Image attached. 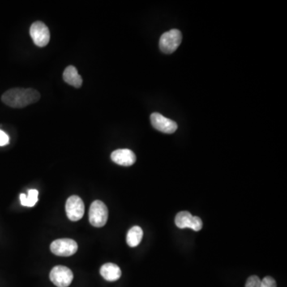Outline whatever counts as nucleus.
Wrapping results in <instances>:
<instances>
[{
    "label": "nucleus",
    "mask_w": 287,
    "mask_h": 287,
    "mask_svg": "<svg viewBox=\"0 0 287 287\" xmlns=\"http://www.w3.org/2000/svg\"><path fill=\"white\" fill-rule=\"evenodd\" d=\"M40 94L35 89H10L2 95V101L11 108H24L37 102L40 99Z\"/></svg>",
    "instance_id": "nucleus-1"
},
{
    "label": "nucleus",
    "mask_w": 287,
    "mask_h": 287,
    "mask_svg": "<svg viewBox=\"0 0 287 287\" xmlns=\"http://www.w3.org/2000/svg\"><path fill=\"white\" fill-rule=\"evenodd\" d=\"M182 42V34L177 29H172L161 35L160 49L163 53L170 54L177 50Z\"/></svg>",
    "instance_id": "nucleus-2"
},
{
    "label": "nucleus",
    "mask_w": 287,
    "mask_h": 287,
    "mask_svg": "<svg viewBox=\"0 0 287 287\" xmlns=\"http://www.w3.org/2000/svg\"><path fill=\"white\" fill-rule=\"evenodd\" d=\"M109 211L105 203L100 200H95L91 204L89 212V220L91 225L95 228H101L106 224Z\"/></svg>",
    "instance_id": "nucleus-3"
},
{
    "label": "nucleus",
    "mask_w": 287,
    "mask_h": 287,
    "mask_svg": "<svg viewBox=\"0 0 287 287\" xmlns=\"http://www.w3.org/2000/svg\"><path fill=\"white\" fill-rule=\"evenodd\" d=\"M30 35L33 39L34 43L39 48L46 47L50 39L49 29L47 27V25L41 21H36L31 25Z\"/></svg>",
    "instance_id": "nucleus-4"
},
{
    "label": "nucleus",
    "mask_w": 287,
    "mask_h": 287,
    "mask_svg": "<svg viewBox=\"0 0 287 287\" xmlns=\"http://www.w3.org/2000/svg\"><path fill=\"white\" fill-rule=\"evenodd\" d=\"M78 244L70 239L54 240L50 245V250L57 256L69 257L75 254L78 250Z\"/></svg>",
    "instance_id": "nucleus-5"
},
{
    "label": "nucleus",
    "mask_w": 287,
    "mask_h": 287,
    "mask_svg": "<svg viewBox=\"0 0 287 287\" xmlns=\"http://www.w3.org/2000/svg\"><path fill=\"white\" fill-rule=\"evenodd\" d=\"M49 279L58 287H68L71 284L74 275L71 270L64 266H56L49 274Z\"/></svg>",
    "instance_id": "nucleus-6"
},
{
    "label": "nucleus",
    "mask_w": 287,
    "mask_h": 287,
    "mask_svg": "<svg viewBox=\"0 0 287 287\" xmlns=\"http://www.w3.org/2000/svg\"><path fill=\"white\" fill-rule=\"evenodd\" d=\"M66 211L67 217L71 221L80 220L85 212L83 201L78 195H72L66 201Z\"/></svg>",
    "instance_id": "nucleus-7"
},
{
    "label": "nucleus",
    "mask_w": 287,
    "mask_h": 287,
    "mask_svg": "<svg viewBox=\"0 0 287 287\" xmlns=\"http://www.w3.org/2000/svg\"><path fill=\"white\" fill-rule=\"evenodd\" d=\"M151 123L156 130L164 133V134H173L177 131V124L169 118L164 117L163 115L158 113H153L150 117Z\"/></svg>",
    "instance_id": "nucleus-8"
},
{
    "label": "nucleus",
    "mask_w": 287,
    "mask_h": 287,
    "mask_svg": "<svg viewBox=\"0 0 287 287\" xmlns=\"http://www.w3.org/2000/svg\"><path fill=\"white\" fill-rule=\"evenodd\" d=\"M113 162L121 166H131L136 162L137 157L133 151L127 148L115 150L111 154Z\"/></svg>",
    "instance_id": "nucleus-9"
},
{
    "label": "nucleus",
    "mask_w": 287,
    "mask_h": 287,
    "mask_svg": "<svg viewBox=\"0 0 287 287\" xmlns=\"http://www.w3.org/2000/svg\"><path fill=\"white\" fill-rule=\"evenodd\" d=\"M100 275L102 276L106 281H117L121 278V271L120 267L114 263H105L100 267Z\"/></svg>",
    "instance_id": "nucleus-10"
},
{
    "label": "nucleus",
    "mask_w": 287,
    "mask_h": 287,
    "mask_svg": "<svg viewBox=\"0 0 287 287\" xmlns=\"http://www.w3.org/2000/svg\"><path fill=\"white\" fill-rule=\"evenodd\" d=\"M63 79L65 82L75 88H80L82 85V77L74 66H69L64 70Z\"/></svg>",
    "instance_id": "nucleus-11"
},
{
    "label": "nucleus",
    "mask_w": 287,
    "mask_h": 287,
    "mask_svg": "<svg viewBox=\"0 0 287 287\" xmlns=\"http://www.w3.org/2000/svg\"><path fill=\"white\" fill-rule=\"evenodd\" d=\"M143 238V231L138 226H134L128 232L127 241L128 245L131 247H135L139 245Z\"/></svg>",
    "instance_id": "nucleus-12"
},
{
    "label": "nucleus",
    "mask_w": 287,
    "mask_h": 287,
    "mask_svg": "<svg viewBox=\"0 0 287 287\" xmlns=\"http://www.w3.org/2000/svg\"><path fill=\"white\" fill-rule=\"evenodd\" d=\"M193 215L189 211H181L177 214L175 218V224L177 226V228L181 229L190 228L191 219Z\"/></svg>",
    "instance_id": "nucleus-13"
},
{
    "label": "nucleus",
    "mask_w": 287,
    "mask_h": 287,
    "mask_svg": "<svg viewBox=\"0 0 287 287\" xmlns=\"http://www.w3.org/2000/svg\"><path fill=\"white\" fill-rule=\"evenodd\" d=\"M38 197H39V191L35 189H31L28 191V195L21 194V204L25 207H34L38 202Z\"/></svg>",
    "instance_id": "nucleus-14"
},
{
    "label": "nucleus",
    "mask_w": 287,
    "mask_h": 287,
    "mask_svg": "<svg viewBox=\"0 0 287 287\" xmlns=\"http://www.w3.org/2000/svg\"><path fill=\"white\" fill-rule=\"evenodd\" d=\"M203 228V222L200 218L198 216H192L191 224H190V229H192L195 232H199Z\"/></svg>",
    "instance_id": "nucleus-15"
},
{
    "label": "nucleus",
    "mask_w": 287,
    "mask_h": 287,
    "mask_svg": "<svg viewBox=\"0 0 287 287\" xmlns=\"http://www.w3.org/2000/svg\"><path fill=\"white\" fill-rule=\"evenodd\" d=\"M260 285L261 279L256 275H252L247 279L245 287H260Z\"/></svg>",
    "instance_id": "nucleus-16"
},
{
    "label": "nucleus",
    "mask_w": 287,
    "mask_h": 287,
    "mask_svg": "<svg viewBox=\"0 0 287 287\" xmlns=\"http://www.w3.org/2000/svg\"><path fill=\"white\" fill-rule=\"evenodd\" d=\"M260 287H277V284L275 279L272 277L267 276L265 277L263 280H261Z\"/></svg>",
    "instance_id": "nucleus-17"
},
{
    "label": "nucleus",
    "mask_w": 287,
    "mask_h": 287,
    "mask_svg": "<svg viewBox=\"0 0 287 287\" xmlns=\"http://www.w3.org/2000/svg\"><path fill=\"white\" fill-rule=\"evenodd\" d=\"M9 143V137L6 133L0 130V146H4Z\"/></svg>",
    "instance_id": "nucleus-18"
}]
</instances>
